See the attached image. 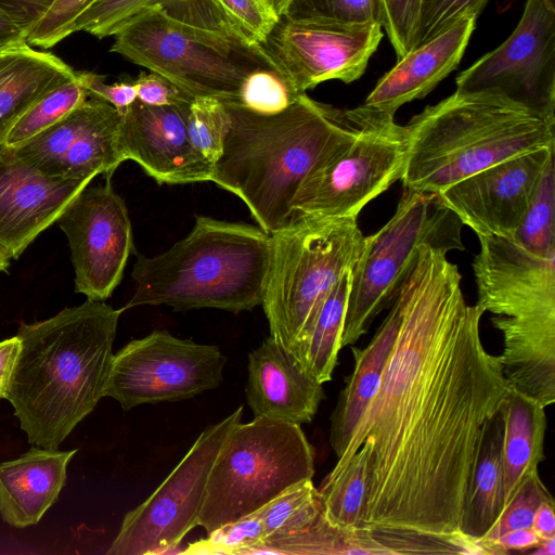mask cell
Listing matches in <instances>:
<instances>
[{
  "label": "cell",
  "mask_w": 555,
  "mask_h": 555,
  "mask_svg": "<svg viewBox=\"0 0 555 555\" xmlns=\"http://www.w3.org/2000/svg\"><path fill=\"white\" fill-rule=\"evenodd\" d=\"M448 253L420 247L392 301L398 328L377 391L337 459L365 454L367 527L459 530L482 428L511 388Z\"/></svg>",
  "instance_id": "6da1fadb"
},
{
  "label": "cell",
  "mask_w": 555,
  "mask_h": 555,
  "mask_svg": "<svg viewBox=\"0 0 555 555\" xmlns=\"http://www.w3.org/2000/svg\"><path fill=\"white\" fill-rule=\"evenodd\" d=\"M124 308L101 300L22 324L7 399L29 443L57 449L105 397L113 343Z\"/></svg>",
  "instance_id": "7a4b0ae2"
},
{
  "label": "cell",
  "mask_w": 555,
  "mask_h": 555,
  "mask_svg": "<svg viewBox=\"0 0 555 555\" xmlns=\"http://www.w3.org/2000/svg\"><path fill=\"white\" fill-rule=\"evenodd\" d=\"M223 104L228 128L210 181L238 196L271 235L289 224L306 177L357 132L360 109H340L307 93L275 114Z\"/></svg>",
  "instance_id": "3957f363"
},
{
  "label": "cell",
  "mask_w": 555,
  "mask_h": 555,
  "mask_svg": "<svg viewBox=\"0 0 555 555\" xmlns=\"http://www.w3.org/2000/svg\"><path fill=\"white\" fill-rule=\"evenodd\" d=\"M403 189L437 194L506 158L555 144V117L498 90H455L404 126Z\"/></svg>",
  "instance_id": "277c9868"
},
{
  "label": "cell",
  "mask_w": 555,
  "mask_h": 555,
  "mask_svg": "<svg viewBox=\"0 0 555 555\" xmlns=\"http://www.w3.org/2000/svg\"><path fill=\"white\" fill-rule=\"evenodd\" d=\"M272 254V236L261 228L198 216L168 250L138 256L134 292L124 310L158 305L251 310L262 304Z\"/></svg>",
  "instance_id": "5b68a950"
},
{
  "label": "cell",
  "mask_w": 555,
  "mask_h": 555,
  "mask_svg": "<svg viewBox=\"0 0 555 555\" xmlns=\"http://www.w3.org/2000/svg\"><path fill=\"white\" fill-rule=\"evenodd\" d=\"M477 306L503 336L499 357L509 387L542 404L555 399V253L513 238L478 236Z\"/></svg>",
  "instance_id": "8992f818"
},
{
  "label": "cell",
  "mask_w": 555,
  "mask_h": 555,
  "mask_svg": "<svg viewBox=\"0 0 555 555\" xmlns=\"http://www.w3.org/2000/svg\"><path fill=\"white\" fill-rule=\"evenodd\" d=\"M114 37L112 52L159 74L193 98L236 103L251 73L281 74L260 44L172 18L157 5L138 12Z\"/></svg>",
  "instance_id": "52a82bcc"
},
{
  "label": "cell",
  "mask_w": 555,
  "mask_h": 555,
  "mask_svg": "<svg viewBox=\"0 0 555 555\" xmlns=\"http://www.w3.org/2000/svg\"><path fill=\"white\" fill-rule=\"evenodd\" d=\"M271 236L261 306L270 336L294 354L331 288L352 269L365 236L358 217L297 219Z\"/></svg>",
  "instance_id": "ba28073f"
},
{
  "label": "cell",
  "mask_w": 555,
  "mask_h": 555,
  "mask_svg": "<svg viewBox=\"0 0 555 555\" xmlns=\"http://www.w3.org/2000/svg\"><path fill=\"white\" fill-rule=\"evenodd\" d=\"M313 475L314 449L300 425L264 417L240 422L210 469L198 526L208 534Z\"/></svg>",
  "instance_id": "9c48e42d"
},
{
  "label": "cell",
  "mask_w": 555,
  "mask_h": 555,
  "mask_svg": "<svg viewBox=\"0 0 555 555\" xmlns=\"http://www.w3.org/2000/svg\"><path fill=\"white\" fill-rule=\"evenodd\" d=\"M462 222L437 194L403 189L393 216L365 236L351 269L340 346L357 343L391 302L414 267L420 247L463 250Z\"/></svg>",
  "instance_id": "30bf717a"
},
{
  "label": "cell",
  "mask_w": 555,
  "mask_h": 555,
  "mask_svg": "<svg viewBox=\"0 0 555 555\" xmlns=\"http://www.w3.org/2000/svg\"><path fill=\"white\" fill-rule=\"evenodd\" d=\"M357 132L317 166L299 186L289 223L302 218L358 217L401 180L408 151L404 126L393 116L358 106Z\"/></svg>",
  "instance_id": "8fae6325"
},
{
  "label": "cell",
  "mask_w": 555,
  "mask_h": 555,
  "mask_svg": "<svg viewBox=\"0 0 555 555\" xmlns=\"http://www.w3.org/2000/svg\"><path fill=\"white\" fill-rule=\"evenodd\" d=\"M242 416L241 405L202 431L159 487L125 515L107 554L168 553L198 526L210 469L223 442Z\"/></svg>",
  "instance_id": "7c38bea8"
},
{
  "label": "cell",
  "mask_w": 555,
  "mask_h": 555,
  "mask_svg": "<svg viewBox=\"0 0 555 555\" xmlns=\"http://www.w3.org/2000/svg\"><path fill=\"white\" fill-rule=\"evenodd\" d=\"M225 362L217 346L153 331L113 356L105 397L118 401L125 411L191 399L222 383Z\"/></svg>",
  "instance_id": "4fadbf2b"
},
{
  "label": "cell",
  "mask_w": 555,
  "mask_h": 555,
  "mask_svg": "<svg viewBox=\"0 0 555 555\" xmlns=\"http://www.w3.org/2000/svg\"><path fill=\"white\" fill-rule=\"evenodd\" d=\"M456 90H498L509 99L555 117V7L527 0L511 36L455 80Z\"/></svg>",
  "instance_id": "5bb4252c"
},
{
  "label": "cell",
  "mask_w": 555,
  "mask_h": 555,
  "mask_svg": "<svg viewBox=\"0 0 555 555\" xmlns=\"http://www.w3.org/2000/svg\"><path fill=\"white\" fill-rule=\"evenodd\" d=\"M106 178L102 185L81 190L56 220L69 244L76 292L101 301L118 286L134 253L125 201Z\"/></svg>",
  "instance_id": "9a60e30c"
},
{
  "label": "cell",
  "mask_w": 555,
  "mask_h": 555,
  "mask_svg": "<svg viewBox=\"0 0 555 555\" xmlns=\"http://www.w3.org/2000/svg\"><path fill=\"white\" fill-rule=\"evenodd\" d=\"M383 38L379 24H320L284 16L260 44L298 93L321 82L350 83L365 72Z\"/></svg>",
  "instance_id": "2e32d148"
},
{
  "label": "cell",
  "mask_w": 555,
  "mask_h": 555,
  "mask_svg": "<svg viewBox=\"0 0 555 555\" xmlns=\"http://www.w3.org/2000/svg\"><path fill=\"white\" fill-rule=\"evenodd\" d=\"M120 122L121 115L114 106L89 96L63 119L12 150L47 177H111L125 162L119 145Z\"/></svg>",
  "instance_id": "e0dca14e"
},
{
  "label": "cell",
  "mask_w": 555,
  "mask_h": 555,
  "mask_svg": "<svg viewBox=\"0 0 555 555\" xmlns=\"http://www.w3.org/2000/svg\"><path fill=\"white\" fill-rule=\"evenodd\" d=\"M555 144L506 158L437 193L477 236L513 238Z\"/></svg>",
  "instance_id": "ac0fdd59"
},
{
  "label": "cell",
  "mask_w": 555,
  "mask_h": 555,
  "mask_svg": "<svg viewBox=\"0 0 555 555\" xmlns=\"http://www.w3.org/2000/svg\"><path fill=\"white\" fill-rule=\"evenodd\" d=\"M189 105L151 106L135 100L121 115L119 145L125 160L138 163L158 183L210 181L212 164L188 134Z\"/></svg>",
  "instance_id": "d6986e66"
},
{
  "label": "cell",
  "mask_w": 555,
  "mask_h": 555,
  "mask_svg": "<svg viewBox=\"0 0 555 555\" xmlns=\"http://www.w3.org/2000/svg\"><path fill=\"white\" fill-rule=\"evenodd\" d=\"M91 180L47 177L0 144V248L17 259Z\"/></svg>",
  "instance_id": "ffe728a7"
},
{
  "label": "cell",
  "mask_w": 555,
  "mask_h": 555,
  "mask_svg": "<svg viewBox=\"0 0 555 555\" xmlns=\"http://www.w3.org/2000/svg\"><path fill=\"white\" fill-rule=\"evenodd\" d=\"M246 401L254 417L311 423L324 399L323 384L271 336L248 354Z\"/></svg>",
  "instance_id": "44dd1931"
},
{
  "label": "cell",
  "mask_w": 555,
  "mask_h": 555,
  "mask_svg": "<svg viewBox=\"0 0 555 555\" xmlns=\"http://www.w3.org/2000/svg\"><path fill=\"white\" fill-rule=\"evenodd\" d=\"M476 21L474 15L466 16L409 51L377 81L362 106L395 116L405 103L425 98L460 64Z\"/></svg>",
  "instance_id": "7402d4cb"
},
{
  "label": "cell",
  "mask_w": 555,
  "mask_h": 555,
  "mask_svg": "<svg viewBox=\"0 0 555 555\" xmlns=\"http://www.w3.org/2000/svg\"><path fill=\"white\" fill-rule=\"evenodd\" d=\"M77 450L34 447L0 464V516L7 524L36 525L57 500L66 481L67 465Z\"/></svg>",
  "instance_id": "603a6c76"
},
{
  "label": "cell",
  "mask_w": 555,
  "mask_h": 555,
  "mask_svg": "<svg viewBox=\"0 0 555 555\" xmlns=\"http://www.w3.org/2000/svg\"><path fill=\"white\" fill-rule=\"evenodd\" d=\"M75 74L60 57L26 41L0 50V144L39 99Z\"/></svg>",
  "instance_id": "cb8c5ba5"
},
{
  "label": "cell",
  "mask_w": 555,
  "mask_h": 555,
  "mask_svg": "<svg viewBox=\"0 0 555 555\" xmlns=\"http://www.w3.org/2000/svg\"><path fill=\"white\" fill-rule=\"evenodd\" d=\"M398 328V311L391 302L389 312L364 348L351 347L353 369L345 378L331 415L330 444L339 459L371 400L375 396L384 366Z\"/></svg>",
  "instance_id": "d4e9b609"
},
{
  "label": "cell",
  "mask_w": 555,
  "mask_h": 555,
  "mask_svg": "<svg viewBox=\"0 0 555 555\" xmlns=\"http://www.w3.org/2000/svg\"><path fill=\"white\" fill-rule=\"evenodd\" d=\"M503 440L502 404L482 428L464 500L460 530L477 539L488 532L504 509Z\"/></svg>",
  "instance_id": "484cf974"
},
{
  "label": "cell",
  "mask_w": 555,
  "mask_h": 555,
  "mask_svg": "<svg viewBox=\"0 0 555 555\" xmlns=\"http://www.w3.org/2000/svg\"><path fill=\"white\" fill-rule=\"evenodd\" d=\"M502 482L504 508L544 459L545 408L509 388L503 403Z\"/></svg>",
  "instance_id": "4316f807"
},
{
  "label": "cell",
  "mask_w": 555,
  "mask_h": 555,
  "mask_svg": "<svg viewBox=\"0 0 555 555\" xmlns=\"http://www.w3.org/2000/svg\"><path fill=\"white\" fill-rule=\"evenodd\" d=\"M371 554L389 555L386 533L377 527L339 528L320 515L304 530L266 539L254 554Z\"/></svg>",
  "instance_id": "83f0119b"
},
{
  "label": "cell",
  "mask_w": 555,
  "mask_h": 555,
  "mask_svg": "<svg viewBox=\"0 0 555 555\" xmlns=\"http://www.w3.org/2000/svg\"><path fill=\"white\" fill-rule=\"evenodd\" d=\"M350 281L348 269L326 295L307 338L294 353L306 372L321 384L332 379L338 361Z\"/></svg>",
  "instance_id": "f1b7e54d"
},
{
  "label": "cell",
  "mask_w": 555,
  "mask_h": 555,
  "mask_svg": "<svg viewBox=\"0 0 555 555\" xmlns=\"http://www.w3.org/2000/svg\"><path fill=\"white\" fill-rule=\"evenodd\" d=\"M366 459L358 450L335 464L318 489L325 519L339 528H365Z\"/></svg>",
  "instance_id": "f546056e"
},
{
  "label": "cell",
  "mask_w": 555,
  "mask_h": 555,
  "mask_svg": "<svg viewBox=\"0 0 555 555\" xmlns=\"http://www.w3.org/2000/svg\"><path fill=\"white\" fill-rule=\"evenodd\" d=\"M256 512L266 539H271L304 530L320 515L322 505L312 479H307L288 487Z\"/></svg>",
  "instance_id": "4dcf8cb0"
},
{
  "label": "cell",
  "mask_w": 555,
  "mask_h": 555,
  "mask_svg": "<svg viewBox=\"0 0 555 555\" xmlns=\"http://www.w3.org/2000/svg\"><path fill=\"white\" fill-rule=\"evenodd\" d=\"M89 98L76 74L39 99L9 130L3 143L18 146L50 128Z\"/></svg>",
  "instance_id": "1f68e13d"
},
{
  "label": "cell",
  "mask_w": 555,
  "mask_h": 555,
  "mask_svg": "<svg viewBox=\"0 0 555 555\" xmlns=\"http://www.w3.org/2000/svg\"><path fill=\"white\" fill-rule=\"evenodd\" d=\"M513 240L530 251L547 256L555 253V168L552 156Z\"/></svg>",
  "instance_id": "d6a6232c"
},
{
  "label": "cell",
  "mask_w": 555,
  "mask_h": 555,
  "mask_svg": "<svg viewBox=\"0 0 555 555\" xmlns=\"http://www.w3.org/2000/svg\"><path fill=\"white\" fill-rule=\"evenodd\" d=\"M284 17L320 24L384 25L382 0H293Z\"/></svg>",
  "instance_id": "836d02e7"
},
{
  "label": "cell",
  "mask_w": 555,
  "mask_h": 555,
  "mask_svg": "<svg viewBox=\"0 0 555 555\" xmlns=\"http://www.w3.org/2000/svg\"><path fill=\"white\" fill-rule=\"evenodd\" d=\"M185 122L191 143L214 166L221 154L228 128V113L223 102L212 96L193 98Z\"/></svg>",
  "instance_id": "e575fe53"
},
{
  "label": "cell",
  "mask_w": 555,
  "mask_h": 555,
  "mask_svg": "<svg viewBox=\"0 0 555 555\" xmlns=\"http://www.w3.org/2000/svg\"><path fill=\"white\" fill-rule=\"evenodd\" d=\"M266 539L262 521L257 512L228 522L207 534L206 539L193 542L182 551L184 554L247 555Z\"/></svg>",
  "instance_id": "d590c367"
},
{
  "label": "cell",
  "mask_w": 555,
  "mask_h": 555,
  "mask_svg": "<svg viewBox=\"0 0 555 555\" xmlns=\"http://www.w3.org/2000/svg\"><path fill=\"white\" fill-rule=\"evenodd\" d=\"M550 499L553 496L540 479L539 473L534 474L525 481L480 540L490 548L492 555H503L495 545L498 538L511 530L531 528L537 508Z\"/></svg>",
  "instance_id": "8d00e7d4"
},
{
  "label": "cell",
  "mask_w": 555,
  "mask_h": 555,
  "mask_svg": "<svg viewBox=\"0 0 555 555\" xmlns=\"http://www.w3.org/2000/svg\"><path fill=\"white\" fill-rule=\"evenodd\" d=\"M300 94L279 72L258 70L244 80L236 104L258 114H275Z\"/></svg>",
  "instance_id": "74e56055"
},
{
  "label": "cell",
  "mask_w": 555,
  "mask_h": 555,
  "mask_svg": "<svg viewBox=\"0 0 555 555\" xmlns=\"http://www.w3.org/2000/svg\"><path fill=\"white\" fill-rule=\"evenodd\" d=\"M160 0H95L69 25L68 36L86 31L99 39L114 36L129 18Z\"/></svg>",
  "instance_id": "f35d334b"
},
{
  "label": "cell",
  "mask_w": 555,
  "mask_h": 555,
  "mask_svg": "<svg viewBox=\"0 0 555 555\" xmlns=\"http://www.w3.org/2000/svg\"><path fill=\"white\" fill-rule=\"evenodd\" d=\"M489 0H421L414 47L440 35L460 20L478 17Z\"/></svg>",
  "instance_id": "ab89813d"
},
{
  "label": "cell",
  "mask_w": 555,
  "mask_h": 555,
  "mask_svg": "<svg viewBox=\"0 0 555 555\" xmlns=\"http://www.w3.org/2000/svg\"><path fill=\"white\" fill-rule=\"evenodd\" d=\"M253 44H262L280 21L267 0H214Z\"/></svg>",
  "instance_id": "60d3db41"
},
{
  "label": "cell",
  "mask_w": 555,
  "mask_h": 555,
  "mask_svg": "<svg viewBox=\"0 0 555 555\" xmlns=\"http://www.w3.org/2000/svg\"><path fill=\"white\" fill-rule=\"evenodd\" d=\"M95 0H55L44 16L28 31L26 42L49 49L68 37L74 20Z\"/></svg>",
  "instance_id": "b9f144b4"
},
{
  "label": "cell",
  "mask_w": 555,
  "mask_h": 555,
  "mask_svg": "<svg viewBox=\"0 0 555 555\" xmlns=\"http://www.w3.org/2000/svg\"><path fill=\"white\" fill-rule=\"evenodd\" d=\"M384 25L397 59L414 47L421 0H382Z\"/></svg>",
  "instance_id": "7bdbcfd3"
},
{
  "label": "cell",
  "mask_w": 555,
  "mask_h": 555,
  "mask_svg": "<svg viewBox=\"0 0 555 555\" xmlns=\"http://www.w3.org/2000/svg\"><path fill=\"white\" fill-rule=\"evenodd\" d=\"M133 83L137 90V100L145 105L179 106L188 105L193 100V96L154 72L141 73Z\"/></svg>",
  "instance_id": "ee69618b"
},
{
  "label": "cell",
  "mask_w": 555,
  "mask_h": 555,
  "mask_svg": "<svg viewBox=\"0 0 555 555\" xmlns=\"http://www.w3.org/2000/svg\"><path fill=\"white\" fill-rule=\"evenodd\" d=\"M78 76L89 96L103 100L114 106L120 115L137 100L133 81L105 83L103 77L90 72H79Z\"/></svg>",
  "instance_id": "f6af8a7d"
},
{
  "label": "cell",
  "mask_w": 555,
  "mask_h": 555,
  "mask_svg": "<svg viewBox=\"0 0 555 555\" xmlns=\"http://www.w3.org/2000/svg\"><path fill=\"white\" fill-rule=\"evenodd\" d=\"M55 0H0V11L26 35L44 16Z\"/></svg>",
  "instance_id": "bcb514c9"
},
{
  "label": "cell",
  "mask_w": 555,
  "mask_h": 555,
  "mask_svg": "<svg viewBox=\"0 0 555 555\" xmlns=\"http://www.w3.org/2000/svg\"><path fill=\"white\" fill-rule=\"evenodd\" d=\"M540 542L541 539L534 531L531 528H526L504 532L498 538L495 545L503 555H506L511 551L527 552L533 550Z\"/></svg>",
  "instance_id": "7dc6e473"
},
{
  "label": "cell",
  "mask_w": 555,
  "mask_h": 555,
  "mask_svg": "<svg viewBox=\"0 0 555 555\" xmlns=\"http://www.w3.org/2000/svg\"><path fill=\"white\" fill-rule=\"evenodd\" d=\"M20 348L17 336L0 341V399L5 396Z\"/></svg>",
  "instance_id": "c3c4849f"
},
{
  "label": "cell",
  "mask_w": 555,
  "mask_h": 555,
  "mask_svg": "<svg viewBox=\"0 0 555 555\" xmlns=\"http://www.w3.org/2000/svg\"><path fill=\"white\" fill-rule=\"evenodd\" d=\"M531 529L541 540L555 537L554 499L545 500L539 505Z\"/></svg>",
  "instance_id": "681fc988"
},
{
  "label": "cell",
  "mask_w": 555,
  "mask_h": 555,
  "mask_svg": "<svg viewBox=\"0 0 555 555\" xmlns=\"http://www.w3.org/2000/svg\"><path fill=\"white\" fill-rule=\"evenodd\" d=\"M26 41L25 34L0 11V50Z\"/></svg>",
  "instance_id": "f907efd6"
},
{
  "label": "cell",
  "mask_w": 555,
  "mask_h": 555,
  "mask_svg": "<svg viewBox=\"0 0 555 555\" xmlns=\"http://www.w3.org/2000/svg\"><path fill=\"white\" fill-rule=\"evenodd\" d=\"M533 555H555V537L541 540L540 544L533 548Z\"/></svg>",
  "instance_id": "816d5d0a"
},
{
  "label": "cell",
  "mask_w": 555,
  "mask_h": 555,
  "mask_svg": "<svg viewBox=\"0 0 555 555\" xmlns=\"http://www.w3.org/2000/svg\"><path fill=\"white\" fill-rule=\"evenodd\" d=\"M269 4L272 7L274 12L280 16H284L288 5L293 0H267Z\"/></svg>",
  "instance_id": "f5cc1de1"
},
{
  "label": "cell",
  "mask_w": 555,
  "mask_h": 555,
  "mask_svg": "<svg viewBox=\"0 0 555 555\" xmlns=\"http://www.w3.org/2000/svg\"><path fill=\"white\" fill-rule=\"evenodd\" d=\"M11 263V257L0 248V272L7 271Z\"/></svg>",
  "instance_id": "db71d44e"
},
{
  "label": "cell",
  "mask_w": 555,
  "mask_h": 555,
  "mask_svg": "<svg viewBox=\"0 0 555 555\" xmlns=\"http://www.w3.org/2000/svg\"><path fill=\"white\" fill-rule=\"evenodd\" d=\"M551 7H555V0H544Z\"/></svg>",
  "instance_id": "11a10c76"
}]
</instances>
